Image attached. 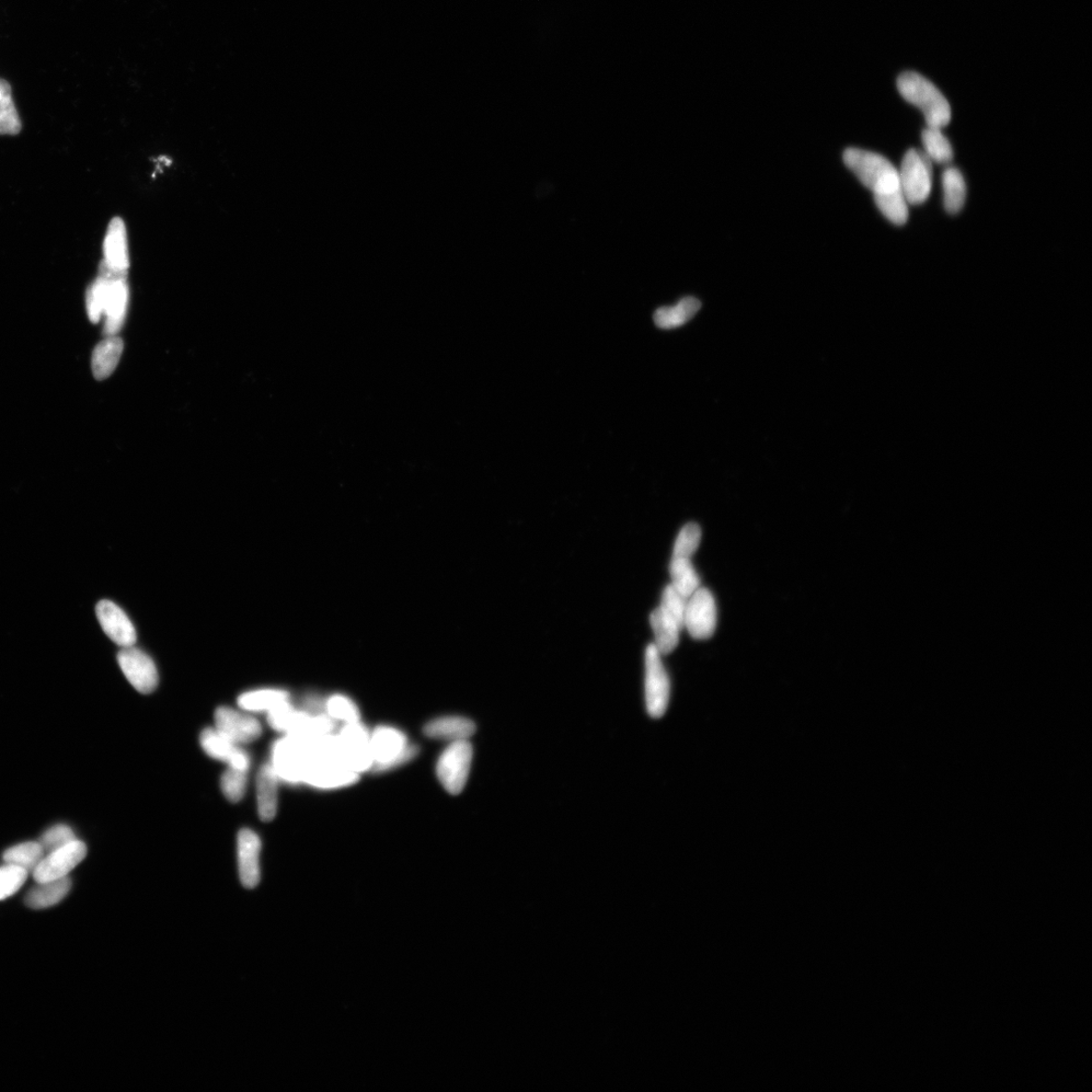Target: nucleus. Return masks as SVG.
Here are the masks:
<instances>
[{"label":"nucleus","instance_id":"nucleus-1","mask_svg":"<svg viewBox=\"0 0 1092 1092\" xmlns=\"http://www.w3.org/2000/svg\"><path fill=\"white\" fill-rule=\"evenodd\" d=\"M898 87L905 100L923 112L928 126L941 129L949 125L952 118L949 102L927 78L916 72H904L898 79Z\"/></svg>","mask_w":1092,"mask_h":1092},{"label":"nucleus","instance_id":"nucleus-2","mask_svg":"<svg viewBox=\"0 0 1092 1092\" xmlns=\"http://www.w3.org/2000/svg\"><path fill=\"white\" fill-rule=\"evenodd\" d=\"M844 161L874 195L889 193L901 189L899 170L889 160L879 154L849 148L844 153Z\"/></svg>","mask_w":1092,"mask_h":1092},{"label":"nucleus","instance_id":"nucleus-3","mask_svg":"<svg viewBox=\"0 0 1092 1092\" xmlns=\"http://www.w3.org/2000/svg\"><path fill=\"white\" fill-rule=\"evenodd\" d=\"M374 771L382 773L414 760L420 750L408 743L403 731L392 727H379L371 733Z\"/></svg>","mask_w":1092,"mask_h":1092},{"label":"nucleus","instance_id":"nucleus-4","mask_svg":"<svg viewBox=\"0 0 1092 1092\" xmlns=\"http://www.w3.org/2000/svg\"><path fill=\"white\" fill-rule=\"evenodd\" d=\"M311 757V741L285 735L273 744L270 765L281 781L291 785L300 784Z\"/></svg>","mask_w":1092,"mask_h":1092},{"label":"nucleus","instance_id":"nucleus-5","mask_svg":"<svg viewBox=\"0 0 1092 1092\" xmlns=\"http://www.w3.org/2000/svg\"><path fill=\"white\" fill-rule=\"evenodd\" d=\"M474 749L468 740L452 742L436 765V774L442 787L452 796L464 791L473 763Z\"/></svg>","mask_w":1092,"mask_h":1092},{"label":"nucleus","instance_id":"nucleus-6","mask_svg":"<svg viewBox=\"0 0 1092 1092\" xmlns=\"http://www.w3.org/2000/svg\"><path fill=\"white\" fill-rule=\"evenodd\" d=\"M899 174L901 190L907 203L924 204L932 191V160L925 152L911 149L903 157Z\"/></svg>","mask_w":1092,"mask_h":1092},{"label":"nucleus","instance_id":"nucleus-7","mask_svg":"<svg viewBox=\"0 0 1092 1092\" xmlns=\"http://www.w3.org/2000/svg\"><path fill=\"white\" fill-rule=\"evenodd\" d=\"M662 657L657 648L651 643L645 655V696L647 710L652 718L663 717L670 703L671 682Z\"/></svg>","mask_w":1092,"mask_h":1092},{"label":"nucleus","instance_id":"nucleus-8","mask_svg":"<svg viewBox=\"0 0 1092 1092\" xmlns=\"http://www.w3.org/2000/svg\"><path fill=\"white\" fill-rule=\"evenodd\" d=\"M342 764L356 774L373 770L371 733L360 721L344 723L337 734Z\"/></svg>","mask_w":1092,"mask_h":1092},{"label":"nucleus","instance_id":"nucleus-9","mask_svg":"<svg viewBox=\"0 0 1092 1092\" xmlns=\"http://www.w3.org/2000/svg\"><path fill=\"white\" fill-rule=\"evenodd\" d=\"M717 625V604L714 595L699 587L687 599L684 627L695 639H708L714 636Z\"/></svg>","mask_w":1092,"mask_h":1092},{"label":"nucleus","instance_id":"nucleus-10","mask_svg":"<svg viewBox=\"0 0 1092 1092\" xmlns=\"http://www.w3.org/2000/svg\"><path fill=\"white\" fill-rule=\"evenodd\" d=\"M118 663L126 679L142 694H149L157 688L159 678L152 659L139 649L122 648Z\"/></svg>","mask_w":1092,"mask_h":1092},{"label":"nucleus","instance_id":"nucleus-11","mask_svg":"<svg viewBox=\"0 0 1092 1092\" xmlns=\"http://www.w3.org/2000/svg\"><path fill=\"white\" fill-rule=\"evenodd\" d=\"M87 848L82 841L75 840L61 849L53 850L43 858L33 872L38 883L64 878L85 860Z\"/></svg>","mask_w":1092,"mask_h":1092},{"label":"nucleus","instance_id":"nucleus-12","mask_svg":"<svg viewBox=\"0 0 1092 1092\" xmlns=\"http://www.w3.org/2000/svg\"><path fill=\"white\" fill-rule=\"evenodd\" d=\"M216 730L235 744L241 745L260 738V722L243 711L220 707L215 712Z\"/></svg>","mask_w":1092,"mask_h":1092},{"label":"nucleus","instance_id":"nucleus-13","mask_svg":"<svg viewBox=\"0 0 1092 1092\" xmlns=\"http://www.w3.org/2000/svg\"><path fill=\"white\" fill-rule=\"evenodd\" d=\"M359 779L360 774L340 763L312 758L305 769L302 783L321 790H335L351 786Z\"/></svg>","mask_w":1092,"mask_h":1092},{"label":"nucleus","instance_id":"nucleus-14","mask_svg":"<svg viewBox=\"0 0 1092 1092\" xmlns=\"http://www.w3.org/2000/svg\"><path fill=\"white\" fill-rule=\"evenodd\" d=\"M105 260L100 264L99 272L110 279L126 277L129 268L128 249L125 224L120 217L112 218L105 241Z\"/></svg>","mask_w":1092,"mask_h":1092},{"label":"nucleus","instance_id":"nucleus-15","mask_svg":"<svg viewBox=\"0 0 1092 1092\" xmlns=\"http://www.w3.org/2000/svg\"><path fill=\"white\" fill-rule=\"evenodd\" d=\"M99 622L105 634L121 648L132 647L136 643V629L128 617L117 604L102 600L97 606Z\"/></svg>","mask_w":1092,"mask_h":1092},{"label":"nucleus","instance_id":"nucleus-16","mask_svg":"<svg viewBox=\"0 0 1092 1092\" xmlns=\"http://www.w3.org/2000/svg\"><path fill=\"white\" fill-rule=\"evenodd\" d=\"M237 849L241 883L246 888H255L260 881V838L251 830L244 829L240 831L237 838Z\"/></svg>","mask_w":1092,"mask_h":1092},{"label":"nucleus","instance_id":"nucleus-17","mask_svg":"<svg viewBox=\"0 0 1092 1092\" xmlns=\"http://www.w3.org/2000/svg\"><path fill=\"white\" fill-rule=\"evenodd\" d=\"M128 284H126V277L112 278L110 281L109 292L107 296V303L105 308L106 317L105 322V335L107 337L117 336L121 331L126 315V308H128Z\"/></svg>","mask_w":1092,"mask_h":1092},{"label":"nucleus","instance_id":"nucleus-18","mask_svg":"<svg viewBox=\"0 0 1092 1092\" xmlns=\"http://www.w3.org/2000/svg\"><path fill=\"white\" fill-rule=\"evenodd\" d=\"M477 730L476 724L469 718L459 716L437 717L424 727L427 737L443 741H463L473 737Z\"/></svg>","mask_w":1092,"mask_h":1092},{"label":"nucleus","instance_id":"nucleus-19","mask_svg":"<svg viewBox=\"0 0 1092 1092\" xmlns=\"http://www.w3.org/2000/svg\"><path fill=\"white\" fill-rule=\"evenodd\" d=\"M650 623L654 635L653 645L660 653L666 655L674 651L679 645L683 625L660 606L651 612Z\"/></svg>","mask_w":1092,"mask_h":1092},{"label":"nucleus","instance_id":"nucleus-20","mask_svg":"<svg viewBox=\"0 0 1092 1092\" xmlns=\"http://www.w3.org/2000/svg\"><path fill=\"white\" fill-rule=\"evenodd\" d=\"M280 781L270 764L261 767L257 780V792L259 818L263 822H271L277 815Z\"/></svg>","mask_w":1092,"mask_h":1092},{"label":"nucleus","instance_id":"nucleus-21","mask_svg":"<svg viewBox=\"0 0 1092 1092\" xmlns=\"http://www.w3.org/2000/svg\"><path fill=\"white\" fill-rule=\"evenodd\" d=\"M72 883L68 876L46 882H39L29 891L26 904L33 910H45L61 902L71 891Z\"/></svg>","mask_w":1092,"mask_h":1092},{"label":"nucleus","instance_id":"nucleus-22","mask_svg":"<svg viewBox=\"0 0 1092 1092\" xmlns=\"http://www.w3.org/2000/svg\"><path fill=\"white\" fill-rule=\"evenodd\" d=\"M123 350V340L117 336L107 337L97 345L91 359V367L98 381L108 378L116 370Z\"/></svg>","mask_w":1092,"mask_h":1092},{"label":"nucleus","instance_id":"nucleus-23","mask_svg":"<svg viewBox=\"0 0 1092 1092\" xmlns=\"http://www.w3.org/2000/svg\"><path fill=\"white\" fill-rule=\"evenodd\" d=\"M700 308L701 303L696 297L686 296L674 306L658 309L653 316L654 323L661 329H676L693 319Z\"/></svg>","mask_w":1092,"mask_h":1092},{"label":"nucleus","instance_id":"nucleus-24","mask_svg":"<svg viewBox=\"0 0 1092 1092\" xmlns=\"http://www.w3.org/2000/svg\"><path fill=\"white\" fill-rule=\"evenodd\" d=\"M289 701L290 694L283 690L262 689L241 695L238 705L247 712H269Z\"/></svg>","mask_w":1092,"mask_h":1092},{"label":"nucleus","instance_id":"nucleus-25","mask_svg":"<svg viewBox=\"0 0 1092 1092\" xmlns=\"http://www.w3.org/2000/svg\"><path fill=\"white\" fill-rule=\"evenodd\" d=\"M944 205L948 213L955 215L963 208L967 200V183L957 168L949 167L942 174Z\"/></svg>","mask_w":1092,"mask_h":1092},{"label":"nucleus","instance_id":"nucleus-26","mask_svg":"<svg viewBox=\"0 0 1092 1092\" xmlns=\"http://www.w3.org/2000/svg\"><path fill=\"white\" fill-rule=\"evenodd\" d=\"M673 587L689 598L700 587V579L692 565L691 559L674 558L670 563Z\"/></svg>","mask_w":1092,"mask_h":1092},{"label":"nucleus","instance_id":"nucleus-27","mask_svg":"<svg viewBox=\"0 0 1092 1092\" xmlns=\"http://www.w3.org/2000/svg\"><path fill=\"white\" fill-rule=\"evenodd\" d=\"M201 745L206 755L217 761L228 763L239 750L240 745L228 740L216 729H206L201 734Z\"/></svg>","mask_w":1092,"mask_h":1092},{"label":"nucleus","instance_id":"nucleus-28","mask_svg":"<svg viewBox=\"0 0 1092 1092\" xmlns=\"http://www.w3.org/2000/svg\"><path fill=\"white\" fill-rule=\"evenodd\" d=\"M44 852L45 849L40 843H22L7 849L4 854V860L7 864L33 872L43 860Z\"/></svg>","mask_w":1092,"mask_h":1092},{"label":"nucleus","instance_id":"nucleus-29","mask_svg":"<svg viewBox=\"0 0 1092 1092\" xmlns=\"http://www.w3.org/2000/svg\"><path fill=\"white\" fill-rule=\"evenodd\" d=\"M880 212L895 225L902 226L908 218V203L901 190L874 195Z\"/></svg>","mask_w":1092,"mask_h":1092},{"label":"nucleus","instance_id":"nucleus-30","mask_svg":"<svg viewBox=\"0 0 1092 1092\" xmlns=\"http://www.w3.org/2000/svg\"><path fill=\"white\" fill-rule=\"evenodd\" d=\"M922 141L925 147V153L930 160L940 164L951 163L954 155L953 149L941 129L934 128V126H928L923 131Z\"/></svg>","mask_w":1092,"mask_h":1092},{"label":"nucleus","instance_id":"nucleus-31","mask_svg":"<svg viewBox=\"0 0 1092 1092\" xmlns=\"http://www.w3.org/2000/svg\"><path fill=\"white\" fill-rule=\"evenodd\" d=\"M111 279L107 274L99 272V278L91 283L86 294V308L88 318L93 323H99L107 303Z\"/></svg>","mask_w":1092,"mask_h":1092},{"label":"nucleus","instance_id":"nucleus-32","mask_svg":"<svg viewBox=\"0 0 1092 1092\" xmlns=\"http://www.w3.org/2000/svg\"><path fill=\"white\" fill-rule=\"evenodd\" d=\"M325 710L327 715L333 720H339L344 723L360 721L361 712L353 703V701L344 695H333L325 704Z\"/></svg>","mask_w":1092,"mask_h":1092},{"label":"nucleus","instance_id":"nucleus-33","mask_svg":"<svg viewBox=\"0 0 1092 1092\" xmlns=\"http://www.w3.org/2000/svg\"><path fill=\"white\" fill-rule=\"evenodd\" d=\"M247 772L244 770L229 767L221 777V789L225 797L231 802L243 798L247 787Z\"/></svg>","mask_w":1092,"mask_h":1092},{"label":"nucleus","instance_id":"nucleus-34","mask_svg":"<svg viewBox=\"0 0 1092 1092\" xmlns=\"http://www.w3.org/2000/svg\"><path fill=\"white\" fill-rule=\"evenodd\" d=\"M701 535L703 533H701L699 525L696 523L686 524L678 534L672 557L691 559L699 547Z\"/></svg>","mask_w":1092,"mask_h":1092},{"label":"nucleus","instance_id":"nucleus-35","mask_svg":"<svg viewBox=\"0 0 1092 1092\" xmlns=\"http://www.w3.org/2000/svg\"><path fill=\"white\" fill-rule=\"evenodd\" d=\"M28 873L25 869L10 864L0 868V901L17 893L26 882Z\"/></svg>","mask_w":1092,"mask_h":1092},{"label":"nucleus","instance_id":"nucleus-36","mask_svg":"<svg viewBox=\"0 0 1092 1092\" xmlns=\"http://www.w3.org/2000/svg\"><path fill=\"white\" fill-rule=\"evenodd\" d=\"M21 130V122L11 95L0 102V135H17Z\"/></svg>","mask_w":1092,"mask_h":1092},{"label":"nucleus","instance_id":"nucleus-37","mask_svg":"<svg viewBox=\"0 0 1092 1092\" xmlns=\"http://www.w3.org/2000/svg\"><path fill=\"white\" fill-rule=\"evenodd\" d=\"M77 840L72 827L67 825H55L46 832L41 838V845L45 850L53 852V850L61 849Z\"/></svg>","mask_w":1092,"mask_h":1092},{"label":"nucleus","instance_id":"nucleus-38","mask_svg":"<svg viewBox=\"0 0 1092 1092\" xmlns=\"http://www.w3.org/2000/svg\"><path fill=\"white\" fill-rule=\"evenodd\" d=\"M688 598L678 592L670 584L663 592L660 607L671 614L684 626V616Z\"/></svg>","mask_w":1092,"mask_h":1092},{"label":"nucleus","instance_id":"nucleus-39","mask_svg":"<svg viewBox=\"0 0 1092 1092\" xmlns=\"http://www.w3.org/2000/svg\"><path fill=\"white\" fill-rule=\"evenodd\" d=\"M8 95H11L10 86L4 79H0V102Z\"/></svg>","mask_w":1092,"mask_h":1092}]
</instances>
